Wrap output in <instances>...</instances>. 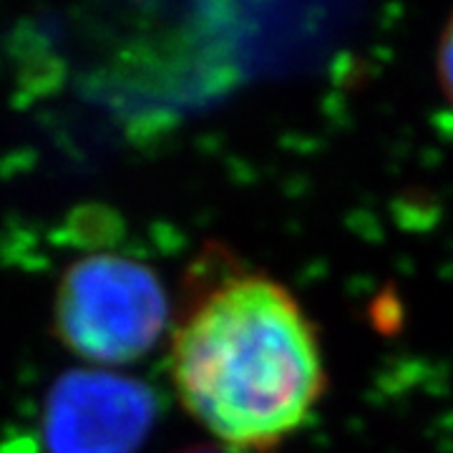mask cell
<instances>
[{"label":"cell","mask_w":453,"mask_h":453,"mask_svg":"<svg viewBox=\"0 0 453 453\" xmlns=\"http://www.w3.org/2000/svg\"><path fill=\"white\" fill-rule=\"evenodd\" d=\"M181 408L234 453H270L303 428L327 388L315 323L288 285L207 247L169 345Z\"/></svg>","instance_id":"1"},{"label":"cell","mask_w":453,"mask_h":453,"mask_svg":"<svg viewBox=\"0 0 453 453\" xmlns=\"http://www.w3.org/2000/svg\"><path fill=\"white\" fill-rule=\"evenodd\" d=\"M172 320L162 277L146 262L94 252L73 259L53 295V333L68 353L94 368L149 356Z\"/></svg>","instance_id":"2"},{"label":"cell","mask_w":453,"mask_h":453,"mask_svg":"<svg viewBox=\"0 0 453 453\" xmlns=\"http://www.w3.org/2000/svg\"><path fill=\"white\" fill-rule=\"evenodd\" d=\"M159 416L144 380L109 368H76L50 386L41 434L49 453H136Z\"/></svg>","instance_id":"3"},{"label":"cell","mask_w":453,"mask_h":453,"mask_svg":"<svg viewBox=\"0 0 453 453\" xmlns=\"http://www.w3.org/2000/svg\"><path fill=\"white\" fill-rule=\"evenodd\" d=\"M436 71L441 91H443L446 101L453 106V13L451 18L446 20L443 33H441V41H438Z\"/></svg>","instance_id":"4"},{"label":"cell","mask_w":453,"mask_h":453,"mask_svg":"<svg viewBox=\"0 0 453 453\" xmlns=\"http://www.w3.org/2000/svg\"><path fill=\"white\" fill-rule=\"evenodd\" d=\"M177 453H234V451H226L222 446H189V449H181Z\"/></svg>","instance_id":"5"}]
</instances>
